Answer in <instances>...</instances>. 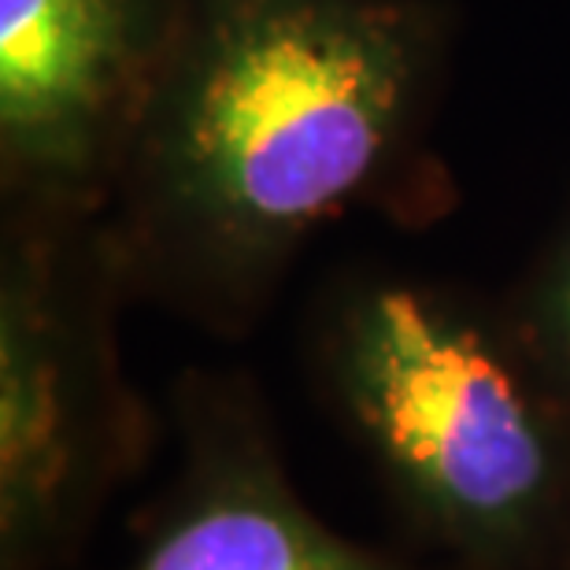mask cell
<instances>
[{"mask_svg": "<svg viewBox=\"0 0 570 570\" xmlns=\"http://www.w3.org/2000/svg\"><path fill=\"white\" fill-rule=\"evenodd\" d=\"M426 75L404 0L178 8L105 204L130 296L248 334L318 226L393 178Z\"/></svg>", "mask_w": 570, "mask_h": 570, "instance_id": "6da1fadb", "label": "cell"}, {"mask_svg": "<svg viewBox=\"0 0 570 570\" xmlns=\"http://www.w3.org/2000/svg\"><path fill=\"white\" fill-rule=\"evenodd\" d=\"M307 374L430 560L567 570L570 404L500 304L396 271H352L318 296Z\"/></svg>", "mask_w": 570, "mask_h": 570, "instance_id": "7a4b0ae2", "label": "cell"}, {"mask_svg": "<svg viewBox=\"0 0 570 570\" xmlns=\"http://www.w3.org/2000/svg\"><path fill=\"white\" fill-rule=\"evenodd\" d=\"M134 301L105 215L11 208L0 253V570H71L167 415L119 356Z\"/></svg>", "mask_w": 570, "mask_h": 570, "instance_id": "3957f363", "label": "cell"}, {"mask_svg": "<svg viewBox=\"0 0 570 570\" xmlns=\"http://www.w3.org/2000/svg\"><path fill=\"white\" fill-rule=\"evenodd\" d=\"M170 474L116 570H452L334 530L307 504L264 390L186 371L167 401Z\"/></svg>", "mask_w": 570, "mask_h": 570, "instance_id": "277c9868", "label": "cell"}, {"mask_svg": "<svg viewBox=\"0 0 570 570\" xmlns=\"http://www.w3.org/2000/svg\"><path fill=\"white\" fill-rule=\"evenodd\" d=\"M175 0H0V148L16 208L105 215Z\"/></svg>", "mask_w": 570, "mask_h": 570, "instance_id": "5b68a950", "label": "cell"}, {"mask_svg": "<svg viewBox=\"0 0 570 570\" xmlns=\"http://www.w3.org/2000/svg\"><path fill=\"white\" fill-rule=\"evenodd\" d=\"M500 312L533 367L570 404V208Z\"/></svg>", "mask_w": 570, "mask_h": 570, "instance_id": "8992f818", "label": "cell"}, {"mask_svg": "<svg viewBox=\"0 0 570 570\" xmlns=\"http://www.w3.org/2000/svg\"><path fill=\"white\" fill-rule=\"evenodd\" d=\"M567 570H570V563H567Z\"/></svg>", "mask_w": 570, "mask_h": 570, "instance_id": "52a82bcc", "label": "cell"}]
</instances>
